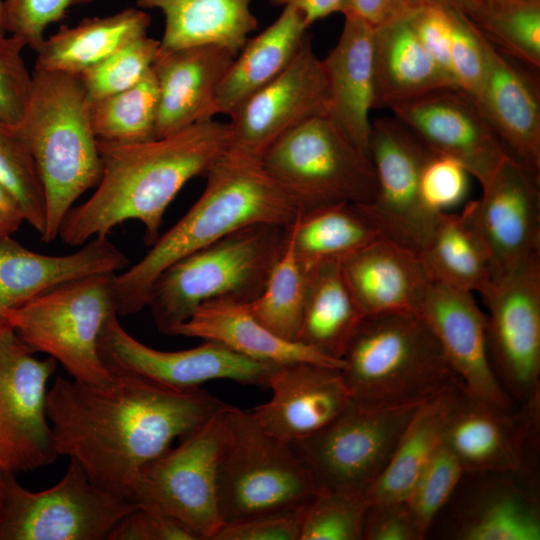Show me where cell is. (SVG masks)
Returning a JSON list of instances; mask_svg holds the SVG:
<instances>
[{"label": "cell", "instance_id": "obj_13", "mask_svg": "<svg viewBox=\"0 0 540 540\" xmlns=\"http://www.w3.org/2000/svg\"><path fill=\"white\" fill-rule=\"evenodd\" d=\"M493 372L517 405L540 404V254L481 294Z\"/></svg>", "mask_w": 540, "mask_h": 540}, {"label": "cell", "instance_id": "obj_45", "mask_svg": "<svg viewBox=\"0 0 540 540\" xmlns=\"http://www.w3.org/2000/svg\"><path fill=\"white\" fill-rule=\"evenodd\" d=\"M449 19L453 79L456 86L475 102L486 74V39L464 13L450 10Z\"/></svg>", "mask_w": 540, "mask_h": 540}, {"label": "cell", "instance_id": "obj_17", "mask_svg": "<svg viewBox=\"0 0 540 540\" xmlns=\"http://www.w3.org/2000/svg\"><path fill=\"white\" fill-rule=\"evenodd\" d=\"M98 349L112 375L139 377L181 390L200 388L217 379L267 388L277 366L252 360L214 341L204 340L185 350L154 349L129 334L116 313L104 324Z\"/></svg>", "mask_w": 540, "mask_h": 540}, {"label": "cell", "instance_id": "obj_43", "mask_svg": "<svg viewBox=\"0 0 540 540\" xmlns=\"http://www.w3.org/2000/svg\"><path fill=\"white\" fill-rule=\"evenodd\" d=\"M160 41L147 35L122 46L79 76L88 102L124 91L138 83L151 69Z\"/></svg>", "mask_w": 540, "mask_h": 540}, {"label": "cell", "instance_id": "obj_14", "mask_svg": "<svg viewBox=\"0 0 540 540\" xmlns=\"http://www.w3.org/2000/svg\"><path fill=\"white\" fill-rule=\"evenodd\" d=\"M33 354L8 323H0V472H30L58 457L47 416L57 362Z\"/></svg>", "mask_w": 540, "mask_h": 540}, {"label": "cell", "instance_id": "obj_46", "mask_svg": "<svg viewBox=\"0 0 540 540\" xmlns=\"http://www.w3.org/2000/svg\"><path fill=\"white\" fill-rule=\"evenodd\" d=\"M91 2L93 0H3V28L37 51L50 24L63 20L72 8Z\"/></svg>", "mask_w": 540, "mask_h": 540}, {"label": "cell", "instance_id": "obj_25", "mask_svg": "<svg viewBox=\"0 0 540 540\" xmlns=\"http://www.w3.org/2000/svg\"><path fill=\"white\" fill-rule=\"evenodd\" d=\"M234 59L213 45L159 51L152 65L159 89L157 138L213 119L218 85Z\"/></svg>", "mask_w": 540, "mask_h": 540}, {"label": "cell", "instance_id": "obj_12", "mask_svg": "<svg viewBox=\"0 0 540 540\" xmlns=\"http://www.w3.org/2000/svg\"><path fill=\"white\" fill-rule=\"evenodd\" d=\"M226 409L148 463L139 475L133 496L137 505L174 516L200 540H212L223 524L216 477L226 439Z\"/></svg>", "mask_w": 540, "mask_h": 540}, {"label": "cell", "instance_id": "obj_10", "mask_svg": "<svg viewBox=\"0 0 540 540\" xmlns=\"http://www.w3.org/2000/svg\"><path fill=\"white\" fill-rule=\"evenodd\" d=\"M59 482L41 491L0 472V540H107L137 504L95 485L72 459Z\"/></svg>", "mask_w": 540, "mask_h": 540}, {"label": "cell", "instance_id": "obj_48", "mask_svg": "<svg viewBox=\"0 0 540 540\" xmlns=\"http://www.w3.org/2000/svg\"><path fill=\"white\" fill-rule=\"evenodd\" d=\"M467 170L455 159L433 154L421 177V195L425 206L434 213L463 202L468 193Z\"/></svg>", "mask_w": 540, "mask_h": 540}, {"label": "cell", "instance_id": "obj_6", "mask_svg": "<svg viewBox=\"0 0 540 540\" xmlns=\"http://www.w3.org/2000/svg\"><path fill=\"white\" fill-rule=\"evenodd\" d=\"M289 226L251 224L168 266L152 284L146 305L157 328L173 336L207 302L254 300L284 250Z\"/></svg>", "mask_w": 540, "mask_h": 540}, {"label": "cell", "instance_id": "obj_40", "mask_svg": "<svg viewBox=\"0 0 540 540\" xmlns=\"http://www.w3.org/2000/svg\"><path fill=\"white\" fill-rule=\"evenodd\" d=\"M309 269L295 255L290 226L284 250L262 292L248 307L253 316L278 337L296 342L308 285Z\"/></svg>", "mask_w": 540, "mask_h": 540}, {"label": "cell", "instance_id": "obj_34", "mask_svg": "<svg viewBox=\"0 0 540 540\" xmlns=\"http://www.w3.org/2000/svg\"><path fill=\"white\" fill-rule=\"evenodd\" d=\"M364 317L345 282L340 260L324 261L309 268L296 342L325 357L342 360Z\"/></svg>", "mask_w": 540, "mask_h": 540}, {"label": "cell", "instance_id": "obj_15", "mask_svg": "<svg viewBox=\"0 0 540 540\" xmlns=\"http://www.w3.org/2000/svg\"><path fill=\"white\" fill-rule=\"evenodd\" d=\"M442 441L464 472L538 473L540 404L505 408L460 382L450 392Z\"/></svg>", "mask_w": 540, "mask_h": 540}, {"label": "cell", "instance_id": "obj_24", "mask_svg": "<svg viewBox=\"0 0 540 540\" xmlns=\"http://www.w3.org/2000/svg\"><path fill=\"white\" fill-rule=\"evenodd\" d=\"M486 58V74L475 103L508 156L540 174L538 77L487 40Z\"/></svg>", "mask_w": 540, "mask_h": 540}, {"label": "cell", "instance_id": "obj_1", "mask_svg": "<svg viewBox=\"0 0 540 540\" xmlns=\"http://www.w3.org/2000/svg\"><path fill=\"white\" fill-rule=\"evenodd\" d=\"M113 376L104 387L57 377L47 416L57 456L75 460L99 488L133 501L142 469L229 404L201 388Z\"/></svg>", "mask_w": 540, "mask_h": 540}, {"label": "cell", "instance_id": "obj_3", "mask_svg": "<svg viewBox=\"0 0 540 540\" xmlns=\"http://www.w3.org/2000/svg\"><path fill=\"white\" fill-rule=\"evenodd\" d=\"M205 177L204 191L188 212L138 262L114 275L118 316L144 309L156 278L179 259L251 224L291 225L300 211L261 161L226 152Z\"/></svg>", "mask_w": 540, "mask_h": 540}, {"label": "cell", "instance_id": "obj_47", "mask_svg": "<svg viewBox=\"0 0 540 540\" xmlns=\"http://www.w3.org/2000/svg\"><path fill=\"white\" fill-rule=\"evenodd\" d=\"M24 47L22 38L0 33V122L10 127L21 122L31 94L32 74L22 57Z\"/></svg>", "mask_w": 540, "mask_h": 540}, {"label": "cell", "instance_id": "obj_18", "mask_svg": "<svg viewBox=\"0 0 540 540\" xmlns=\"http://www.w3.org/2000/svg\"><path fill=\"white\" fill-rule=\"evenodd\" d=\"M329 82L307 34L289 66L230 116L227 153L261 161L279 138L306 121L327 116Z\"/></svg>", "mask_w": 540, "mask_h": 540}, {"label": "cell", "instance_id": "obj_9", "mask_svg": "<svg viewBox=\"0 0 540 540\" xmlns=\"http://www.w3.org/2000/svg\"><path fill=\"white\" fill-rule=\"evenodd\" d=\"M261 163L301 212L343 202L370 204L377 194L370 157L328 116L279 138Z\"/></svg>", "mask_w": 540, "mask_h": 540}, {"label": "cell", "instance_id": "obj_38", "mask_svg": "<svg viewBox=\"0 0 540 540\" xmlns=\"http://www.w3.org/2000/svg\"><path fill=\"white\" fill-rule=\"evenodd\" d=\"M159 89L151 69L134 86L89 103V117L99 141L135 144L157 138Z\"/></svg>", "mask_w": 540, "mask_h": 540}, {"label": "cell", "instance_id": "obj_42", "mask_svg": "<svg viewBox=\"0 0 540 540\" xmlns=\"http://www.w3.org/2000/svg\"><path fill=\"white\" fill-rule=\"evenodd\" d=\"M364 493L319 491L301 508L299 540H362Z\"/></svg>", "mask_w": 540, "mask_h": 540}, {"label": "cell", "instance_id": "obj_41", "mask_svg": "<svg viewBox=\"0 0 540 540\" xmlns=\"http://www.w3.org/2000/svg\"><path fill=\"white\" fill-rule=\"evenodd\" d=\"M0 185L16 201L24 221L42 235L46 223V198L36 163L14 128L2 122Z\"/></svg>", "mask_w": 540, "mask_h": 540}, {"label": "cell", "instance_id": "obj_23", "mask_svg": "<svg viewBox=\"0 0 540 540\" xmlns=\"http://www.w3.org/2000/svg\"><path fill=\"white\" fill-rule=\"evenodd\" d=\"M418 312L471 393L505 408L517 406L493 372L487 346V315L473 293L433 282Z\"/></svg>", "mask_w": 540, "mask_h": 540}, {"label": "cell", "instance_id": "obj_39", "mask_svg": "<svg viewBox=\"0 0 540 540\" xmlns=\"http://www.w3.org/2000/svg\"><path fill=\"white\" fill-rule=\"evenodd\" d=\"M469 18L501 53L533 70L540 68V0L479 2Z\"/></svg>", "mask_w": 540, "mask_h": 540}, {"label": "cell", "instance_id": "obj_56", "mask_svg": "<svg viewBox=\"0 0 540 540\" xmlns=\"http://www.w3.org/2000/svg\"><path fill=\"white\" fill-rule=\"evenodd\" d=\"M415 8L429 6L440 9H449L464 13L468 17L478 5L477 0H411Z\"/></svg>", "mask_w": 540, "mask_h": 540}, {"label": "cell", "instance_id": "obj_30", "mask_svg": "<svg viewBox=\"0 0 540 540\" xmlns=\"http://www.w3.org/2000/svg\"><path fill=\"white\" fill-rule=\"evenodd\" d=\"M308 28L303 15L286 6L271 25L248 39L218 85L214 114L230 117L249 97L279 76L299 52Z\"/></svg>", "mask_w": 540, "mask_h": 540}, {"label": "cell", "instance_id": "obj_20", "mask_svg": "<svg viewBox=\"0 0 540 540\" xmlns=\"http://www.w3.org/2000/svg\"><path fill=\"white\" fill-rule=\"evenodd\" d=\"M481 239L493 279L540 254V174L507 157L461 212Z\"/></svg>", "mask_w": 540, "mask_h": 540}, {"label": "cell", "instance_id": "obj_37", "mask_svg": "<svg viewBox=\"0 0 540 540\" xmlns=\"http://www.w3.org/2000/svg\"><path fill=\"white\" fill-rule=\"evenodd\" d=\"M452 389L418 406L387 466L364 492L368 503L407 501L418 475L442 440Z\"/></svg>", "mask_w": 540, "mask_h": 540}, {"label": "cell", "instance_id": "obj_7", "mask_svg": "<svg viewBox=\"0 0 540 540\" xmlns=\"http://www.w3.org/2000/svg\"><path fill=\"white\" fill-rule=\"evenodd\" d=\"M224 417L226 439L216 477L223 524L299 508L319 492L290 442L266 432L250 411L229 405Z\"/></svg>", "mask_w": 540, "mask_h": 540}, {"label": "cell", "instance_id": "obj_57", "mask_svg": "<svg viewBox=\"0 0 540 540\" xmlns=\"http://www.w3.org/2000/svg\"><path fill=\"white\" fill-rule=\"evenodd\" d=\"M0 33L6 34L3 28V0H0Z\"/></svg>", "mask_w": 540, "mask_h": 540}, {"label": "cell", "instance_id": "obj_35", "mask_svg": "<svg viewBox=\"0 0 540 540\" xmlns=\"http://www.w3.org/2000/svg\"><path fill=\"white\" fill-rule=\"evenodd\" d=\"M290 234L295 255L307 269L341 261L383 236L364 204L346 202L299 211Z\"/></svg>", "mask_w": 540, "mask_h": 540}, {"label": "cell", "instance_id": "obj_5", "mask_svg": "<svg viewBox=\"0 0 540 540\" xmlns=\"http://www.w3.org/2000/svg\"><path fill=\"white\" fill-rule=\"evenodd\" d=\"M12 128L36 163L46 198L41 238L51 242L74 202L98 184L102 173L98 139L79 76L34 70L24 116Z\"/></svg>", "mask_w": 540, "mask_h": 540}, {"label": "cell", "instance_id": "obj_22", "mask_svg": "<svg viewBox=\"0 0 540 540\" xmlns=\"http://www.w3.org/2000/svg\"><path fill=\"white\" fill-rule=\"evenodd\" d=\"M267 388L269 401L250 412L266 432L290 443L327 426L351 401L341 369L312 362L277 365Z\"/></svg>", "mask_w": 540, "mask_h": 540}, {"label": "cell", "instance_id": "obj_19", "mask_svg": "<svg viewBox=\"0 0 540 540\" xmlns=\"http://www.w3.org/2000/svg\"><path fill=\"white\" fill-rule=\"evenodd\" d=\"M437 520L444 539L539 540L538 473L464 472Z\"/></svg>", "mask_w": 540, "mask_h": 540}, {"label": "cell", "instance_id": "obj_50", "mask_svg": "<svg viewBox=\"0 0 540 540\" xmlns=\"http://www.w3.org/2000/svg\"><path fill=\"white\" fill-rule=\"evenodd\" d=\"M301 508L222 524L212 540H299Z\"/></svg>", "mask_w": 540, "mask_h": 540}, {"label": "cell", "instance_id": "obj_21", "mask_svg": "<svg viewBox=\"0 0 540 540\" xmlns=\"http://www.w3.org/2000/svg\"><path fill=\"white\" fill-rule=\"evenodd\" d=\"M433 154L457 160L482 186L509 157L477 104L456 87H442L390 109Z\"/></svg>", "mask_w": 540, "mask_h": 540}, {"label": "cell", "instance_id": "obj_53", "mask_svg": "<svg viewBox=\"0 0 540 540\" xmlns=\"http://www.w3.org/2000/svg\"><path fill=\"white\" fill-rule=\"evenodd\" d=\"M414 9L411 0H344L342 14L356 17L376 29L407 16Z\"/></svg>", "mask_w": 540, "mask_h": 540}, {"label": "cell", "instance_id": "obj_44", "mask_svg": "<svg viewBox=\"0 0 540 540\" xmlns=\"http://www.w3.org/2000/svg\"><path fill=\"white\" fill-rule=\"evenodd\" d=\"M464 470L454 453L441 440L418 475L407 499L423 535L450 499Z\"/></svg>", "mask_w": 540, "mask_h": 540}, {"label": "cell", "instance_id": "obj_51", "mask_svg": "<svg viewBox=\"0 0 540 540\" xmlns=\"http://www.w3.org/2000/svg\"><path fill=\"white\" fill-rule=\"evenodd\" d=\"M424 535L407 502L368 503L362 540H422Z\"/></svg>", "mask_w": 540, "mask_h": 540}, {"label": "cell", "instance_id": "obj_11", "mask_svg": "<svg viewBox=\"0 0 540 540\" xmlns=\"http://www.w3.org/2000/svg\"><path fill=\"white\" fill-rule=\"evenodd\" d=\"M418 406L368 408L351 400L327 426L291 444L319 491L364 493L387 466Z\"/></svg>", "mask_w": 540, "mask_h": 540}, {"label": "cell", "instance_id": "obj_8", "mask_svg": "<svg viewBox=\"0 0 540 540\" xmlns=\"http://www.w3.org/2000/svg\"><path fill=\"white\" fill-rule=\"evenodd\" d=\"M114 275L100 273L65 282L5 311L2 319L32 352L55 359L72 379L108 386L114 376L100 358L98 342L104 324L116 313Z\"/></svg>", "mask_w": 540, "mask_h": 540}, {"label": "cell", "instance_id": "obj_4", "mask_svg": "<svg viewBox=\"0 0 540 540\" xmlns=\"http://www.w3.org/2000/svg\"><path fill=\"white\" fill-rule=\"evenodd\" d=\"M342 360L351 400L368 408L420 405L462 382L417 311L365 316Z\"/></svg>", "mask_w": 540, "mask_h": 540}, {"label": "cell", "instance_id": "obj_32", "mask_svg": "<svg viewBox=\"0 0 540 540\" xmlns=\"http://www.w3.org/2000/svg\"><path fill=\"white\" fill-rule=\"evenodd\" d=\"M252 0H137L141 9H158L165 19L161 51L213 45L235 57L258 26Z\"/></svg>", "mask_w": 540, "mask_h": 540}, {"label": "cell", "instance_id": "obj_2", "mask_svg": "<svg viewBox=\"0 0 540 540\" xmlns=\"http://www.w3.org/2000/svg\"><path fill=\"white\" fill-rule=\"evenodd\" d=\"M229 136V124L212 119L148 142L98 140L102 173L97 188L67 212L58 237L80 246L107 236L127 220H137L150 247L160 236L170 203L188 181L205 176L227 152Z\"/></svg>", "mask_w": 540, "mask_h": 540}, {"label": "cell", "instance_id": "obj_33", "mask_svg": "<svg viewBox=\"0 0 540 540\" xmlns=\"http://www.w3.org/2000/svg\"><path fill=\"white\" fill-rule=\"evenodd\" d=\"M151 17L141 9L126 8L105 17L82 19L61 26L36 51L34 70L80 75L130 41L147 35Z\"/></svg>", "mask_w": 540, "mask_h": 540}, {"label": "cell", "instance_id": "obj_52", "mask_svg": "<svg viewBox=\"0 0 540 540\" xmlns=\"http://www.w3.org/2000/svg\"><path fill=\"white\" fill-rule=\"evenodd\" d=\"M449 11V9L421 6L415 8L408 17L425 50L441 71L455 84L450 62L451 27Z\"/></svg>", "mask_w": 540, "mask_h": 540}, {"label": "cell", "instance_id": "obj_26", "mask_svg": "<svg viewBox=\"0 0 540 540\" xmlns=\"http://www.w3.org/2000/svg\"><path fill=\"white\" fill-rule=\"evenodd\" d=\"M128 258L106 237H94L77 251L46 255L25 248L11 236L0 237V323L2 314L48 290L81 277L116 273Z\"/></svg>", "mask_w": 540, "mask_h": 540}, {"label": "cell", "instance_id": "obj_36", "mask_svg": "<svg viewBox=\"0 0 540 540\" xmlns=\"http://www.w3.org/2000/svg\"><path fill=\"white\" fill-rule=\"evenodd\" d=\"M420 254L434 282L483 294L493 280L487 251L462 213L440 212Z\"/></svg>", "mask_w": 540, "mask_h": 540}, {"label": "cell", "instance_id": "obj_54", "mask_svg": "<svg viewBox=\"0 0 540 540\" xmlns=\"http://www.w3.org/2000/svg\"><path fill=\"white\" fill-rule=\"evenodd\" d=\"M274 6L292 7L298 10L310 27L315 21L333 13H342L344 0H269Z\"/></svg>", "mask_w": 540, "mask_h": 540}, {"label": "cell", "instance_id": "obj_28", "mask_svg": "<svg viewBox=\"0 0 540 540\" xmlns=\"http://www.w3.org/2000/svg\"><path fill=\"white\" fill-rule=\"evenodd\" d=\"M344 17L337 44L322 59L329 82L327 116L369 156L374 29L356 17Z\"/></svg>", "mask_w": 540, "mask_h": 540}, {"label": "cell", "instance_id": "obj_59", "mask_svg": "<svg viewBox=\"0 0 540 540\" xmlns=\"http://www.w3.org/2000/svg\"><path fill=\"white\" fill-rule=\"evenodd\" d=\"M520 1H537V0H520Z\"/></svg>", "mask_w": 540, "mask_h": 540}, {"label": "cell", "instance_id": "obj_55", "mask_svg": "<svg viewBox=\"0 0 540 540\" xmlns=\"http://www.w3.org/2000/svg\"><path fill=\"white\" fill-rule=\"evenodd\" d=\"M23 222L24 218L16 201L0 185V237L11 236Z\"/></svg>", "mask_w": 540, "mask_h": 540}, {"label": "cell", "instance_id": "obj_16", "mask_svg": "<svg viewBox=\"0 0 540 540\" xmlns=\"http://www.w3.org/2000/svg\"><path fill=\"white\" fill-rule=\"evenodd\" d=\"M432 155L394 116L371 121L369 157L377 194L364 207L384 237L419 253L440 213L430 211L421 195L422 172Z\"/></svg>", "mask_w": 540, "mask_h": 540}, {"label": "cell", "instance_id": "obj_58", "mask_svg": "<svg viewBox=\"0 0 540 540\" xmlns=\"http://www.w3.org/2000/svg\"><path fill=\"white\" fill-rule=\"evenodd\" d=\"M478 2H485V1H489V0H477Z\"/></svg>", "mask_w": 540, "mask_h": 540}, {"label": "cell", "instance_id": "obj_29", "mask_svg": "<svg viewBox=\"0 0 540 540\" xmlns=\"http://www.w3.org/2000/svg\"><path fill=\"white\" fill-rule=\"evenodd\" d=\"M173 336L214 341L252 360L275 365L312 362L340 369L344 366L343 360L325 357L301 343L278 337L253 316L247 302H207L178 326Z\"/></svg>", "mask_w": 540, "mask_h": 540}, {"label": "cell", "instance_id": "obj_31", "mask_svg": "<svg viewBox=\"0 0 540 540\" xmlns=\"http://www.w3.org/2000/svg\"><path fill=\"white\" fill-rule=\"evenodd\" d=\"M408 16L374 29L373 109H391L431 90L456 87L425 50Z\"/></svg>", "mask_w": 540, "mask_h": 540}, {"label": "cell", "instance_id": "obj_49", "mask_svg": "<svg viewBox=\"0 0 540 540\" xmlns=\"http://www.w3.org/2000/svg\"><path fill=\"white\" fill-rule=\"evenodd\" d=\"M107 540H200L174 516L137 505L110 532Z\"/></svg>", "mask_w": 540, "mask_h": 540}, {"label": "cell", "instance_id": "obj_27", "mask_svg": "<svg viewBox=\"0 0 540 540\" xmlns=\"http://www.w3.org/2000/svg\"><path fill=\"white\" fill-rule=\"evenodd\" d=\"M362 313L417 311L433 284L421 254L381 236L340 261Z\"/></svg>", "mask_w": 540, "mask_h": 540}]
</instances>
